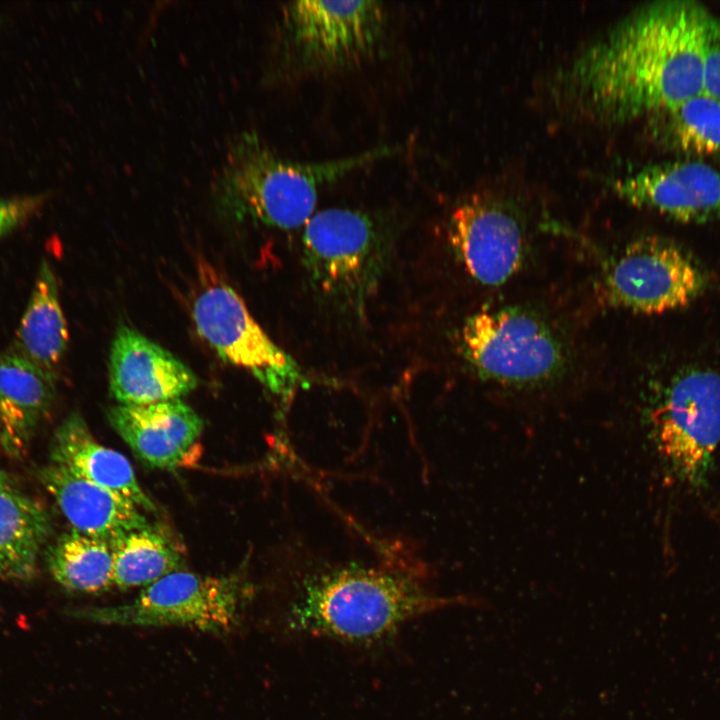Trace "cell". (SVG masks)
I'll return each instance as SVG.
<instances>
[{
	"mask_svg": "<svg viewBox=\"0 0 720 720\" xmlns=\"http://www.w3.org/2000/svg\"><path fill=\"white\" fill-rule=\"evenodd\" d=\"M68 340L57 281L50 265L43 262L16 332L14 353L56 378Z\"/></svg>",
	"mask_w": 720,
	"mask_h": 720,
	"instance_id": "ac0fdd59",
	"label": "cell"
},
{
	"mask_svg": "<svg viewBox=\"0 0 720 720\" xmlns=\"http://www.w3.org/2000/svg\"><path fill=\"white\" fill-rule=\"evenodd\" d=\"M448 237L466 271L484 285L503 284L521 265L519 222L497 202L481 197L464 201L451 214Z\"/></svg>",
	"mask_w": 720,
	"mask_h": 720,
	"instance_id": "7c38bea8",
	"label": "cell"
},
{
	"mask_svg": "<svg viewBox=\"0 0 720 720\" xmlns=\"http://www.w3.org/2000/svg\"><path fill=\"white\" fill-rule=\"evenodd\" d=\"M38 204L32 197L0 198V237L30 217Z\"/></svg>",
	"mask_w": 720,
	"mask_h": 720,
	"instance_id": "cb8c5ba5",
	"label": "cell"
},
{
	"mask_svg": "<svg viewBox=\"0 0 720 720\" xmlns=\"http://www.w3.org/2000/svg\"><path fill=\"white\" fill-rule=\"evenodd\" d=\"M113 586L119 589L146 587L182 570L184 552L175 537L160 524L150 523L132 531L112 545Z\"/></svg>",
	"mask_w": 720,
	"mask_h": 720,
	"instance_id": "44dd1931",
	"label": "cell"
},
{
	"mask_svg": "<svg viewBox=\"0 0 720 720\" xmlns=\"http://www.w3.org/2000/svg\"><path fill=\"white\" fill-rule=\"evenodd\" d=\"M610 185L632 205L682 223L720 219V172L700 160L649 165Z\"/></svg>",
	"mask_w": 720,
	"mask_h": 720,
	"instance_id": "8fae6325",
	"label": "cell"
},
{
	"mask_svg": "<svg viewBox=\"0 0 720 720\" xmlns=\"http://www.w3.org/2000/svg\"><path fill=\"white\" fill-rule=\"evenodd\" d=\"M50 458L53 464L129 499L141 510L158 513L130 462L121 453L99 443L79 413H71L56 428Z\"/></svg>",
	"mask_w": 720,
	"mask_h": 720,
	"instance_id": "2e32d148",
	"label": "cell"
},
{
	"mask_svg": "<svg viewBox=\"0 0 720 720\" xmlns=\"http://www.w3.org/2000/svg\"><path fill=\"white\" fill-rule=\"evenodd\" d=\"M383 232L367 214L330 208L306 222L304 262L315 290L328 303L362 314L385 264Z\"/></svg>",
	"mask_w": 720,
	"mask_h": 720,
	"instance_id": "5b68a950",
	"label": "cell"
},
{
	"mask_svg": "<svg viewBox=\"0 0 720 720\" xmlns=\"http://www.w3.org/2000/svg\"><path fill=\"white\" fill-rule=\"evenodd\" d=\"M467 601L430 592L410 568L349 563L303 575L285 623L296 635L371 647L391 640L417 617Z\"/></svg>",
	"mask_w": 720,
	"mask_h": 720,
	"instance_id": "7a4b0ae2",
	"label": "cell"
},
{
	"mask_svg": "<svg viewBox=\"0 0 720 720\" xmlns=\"http://www.w3.org/2000/svg\"><path fill=\"white\" fill-rule=\"evenodd\" d=\"M191 312L200 336L227 363L245 369L287 400L305 383L297 363L258 325L243 299L206 260H199Z\"/></svg>",
	"mask_w": 720,
	"mask_h": 720,
	"instance_id": "8992f818",
	"label": "cell"
},
{
	"mask_svg": "<svg viewBox=\"0 0 720 720\" xmlns=\"http://www.w3.org/2000/svg\"><path fill=\"white\" fill-rule=\"evenodd\" d=\"M39 479L74 530L109 544L150 522L129 499L49 464Z\"/></svg>",
	"mask_w": 720,
	"mask_h": 720,
	"instance_id": "9a60e30c",
	"label": "cell"
},
{
	"mask_svg": "<svg viewBox=\"0 0 720 720\" xmlns=\"http://www.w3.org/2000/svg\"><path fill=\"white\" fill-rule=\"evenodd\" d=\"M48 570L66 590L95 594L113 586V550L108 542L72 529L46 552Z\"/></svg>",
	"mask_w": 720,
	"mask_h": 720,
	"instance_id": "7402d4cb",
	"label": "cell"
},
{
	"mask_svg": "<svg viewBox=\"0 0 720 720\" xmlns=\"http://www.w3.org/2000/svg\"><path fill=\"white\" fill-rule=\"evenodd\" d=\"M9 485H10V481L8 479V476L6 475V473L3 470L0 469V487L9 486Z\"/></svg>",
	"mask_w": 720,
	"mask_h": 720,
	"instance_id": "d4e9b609",
	"label": "cell"
},
{
	"mask_svg": "<svg viewBox=\"0 0 720 720\" xmlns=\"http://www.w3.org/2000/svg\"><path fill=\"white\" fill-rule=\"evenodd\" d=\"M250 592L241 574L212 576L179 570L144 587L127 603L77 608L69 615L105 625L188 627L225 634L239 625Z\"/></svg>",
	"mask_w": 720,
	"mask_h": 720,
	"instance_id": "277c9868",
	"label": "cell"
},
{
	"mask_svg": "<svg viewBox=\"0 0 720 720\" xmlns=\"http://www.w3.org/2000/svg\"><path fill=\"white\" fill-rule=\"evenodd\" d=\"M648 120L663 148L686 159L720 156V101L701 92Z\"/></svg>",
	"mask_w": 720,
	"mask_h": 720,
	"instance_id": "ffe728a7",
	"label": "cell"
},
{
	"mask_svg": "<svg viewBox=\"0 0 720 720\" xmlns=\"http://www.w3.org/2000/svg\"><path fill=\"white\" fill-rule=\"evenodd\" d=\"M461 336L468 360L496 381L540 382L562 364L561 347L550 330L521 310L480 311L465 322Z\"/></svg>",
	"mask_w": 720,
	"mask_h": 720,
	"instance_id": "9c48e42d",
	"label": "cell"
},
{
	"mask_svg": "<svg viewBox=\"0 0 720 720\" xmlns=\"http://www.w3.org/2000/svg\"><path fill=\"white\" fill-rule=\"evenodd\" d=\"M399 149L379 147L340 159L301 163L273 152L254 132L235 137L215 182L223 208L278 229H294L310 219L319 187Z\"/></svg>",
	"mask_w": 720,
	"mask_h": 720,
	"instance_id": "3957f363",
	"label": "cell"
},
{
	"mask_svg": "<svg viewBox=\"0 0 720 720\" xmlns=\"http://www.w3.org/2000/svg\"><path fill=\"white\" fill-rule=\"evenodd\" d=\"M56 378L14 352L0 354V444L23 457L55 398Z\"/></svg>",
	"mask_w": 720,
	"mask_h": 720,
	"instance_id": "e0dca14e",
	"label": "cell"
},
{
	"mask_svg": "<svg viewBox=\"0 0 720 720\" xmlns=\"http://www.w3.org/2000/svg\"><path fill=\"white\" fill-rule=\"evenodd\" d=\"M702 268L671 240L647 236L630 243L604 280L609 301L633 312L660 314L681 309L700 296Z\"/></svg>",
	"mask_w": 720,
	"mask_h": 720,
	"instance_id": "30bf717a",
	"label": "cell"
},
{
	"mask_svg": "<svg viewBox=\"0 0 720 720\" xmlns=\"http://www.w3.org/2000/svg\"><path fill=\"white\" fill-rule=\"evenodd\" d=\"M51 532L47 510L9 486L0 487V578L32 579Z\"/></svg>",
	"mask_w": 720,
	"mask_h": 720,
	"instance_id": "d6986e66",
	"label": "cell"
},
{
	"mask_svg": "<svg viewBox=\"0 0 720 720\" xmlns=\"http://www.w3.org/2000/svg\"><path fill=\"white\" fill-rule=\"evenodd\" d=\"M709 13L689 0L636 9L572 60L563 89L584 112L614 122L648 119L700 94Z\"/></svg>",
	"mask_w": 720,
	"mask_h": 720,
	"instance_id": "6da1fadb",
	"label": "cell"
},
{
	"mask_svg": "<svg viewBox=\"0 0 720 720\" xmlns=\"http://www.w3.org/2000/svg\"><path fill=\"white\" fill-rule=\"evenodd\" d=\"M702 93L720 101V18L708 14L702 47Z\"/></svg>",
	"mask_w": 720,
	"mask_h": 720,
	"instance_id": "603a6c76",
	"label": "cell"
},
{
	"mask_svg": "<svg viewBox=\"0 0 720 720\" xmlns=\"http://www.w3.org/2000/svg\"><path fill=\"white\" fill-rule=\"evenodd\" d=\"M107 418L144 465L161 470L180 466L204 428L202 418L180 399L145 405L117 404L107 410Z\"/></svg>",
	"mask_w": 720,
	"mask_h": 720,
	"instance_id": "5bb4252c",
	"label": "cell"
},
{
	"mask_svg": "<svg viewBox=\"0 0 720 720\" xmlns=\"http://www.w3.org/2000/svg\"><path fill=\"white\" fill-rule=\"evenodd\" d=\"M109 391L123 405L177 400L193 391L196 375L140 332L120 326L109 355Z\"/></svg>",
	"mask_w": 720,
	"mask_h": 720,
	"instance_id": "4fadbf2b",
	"label": "cell"
},
{
	"mask_svg": "<svg viewBox=\"0 0 720 720\" xmlns=\"http://www.w3.org/2000/svg\"><path fill=\"white\" fill-rule=\"evenodd\" d=\"M660 459L680 483L707 481L720 444V374L692 369L676 376L650 415Z\"/></svg>",
	"mask_w": 720,
	"mask_h": 720,
	"instance_id": "52a82bcc",
	"label": "cell"
},
{
	"mask_svg": "<svg viewBox=\"0 0 720 720\" xmlns=\"http://www.w3.org/2000/svg\"><path fill=\"white\" fill-rule=\"evenodd\" d=\"M382 3L288 2L282 9L284 57L303 71H331L359 63L377 47L384 30Z\"/></svg>",
	"mask_w": 720,
	"mask_h": 720,
	"instance_id": "ba28073f",
	"label": "cell"
}]
</instances>
